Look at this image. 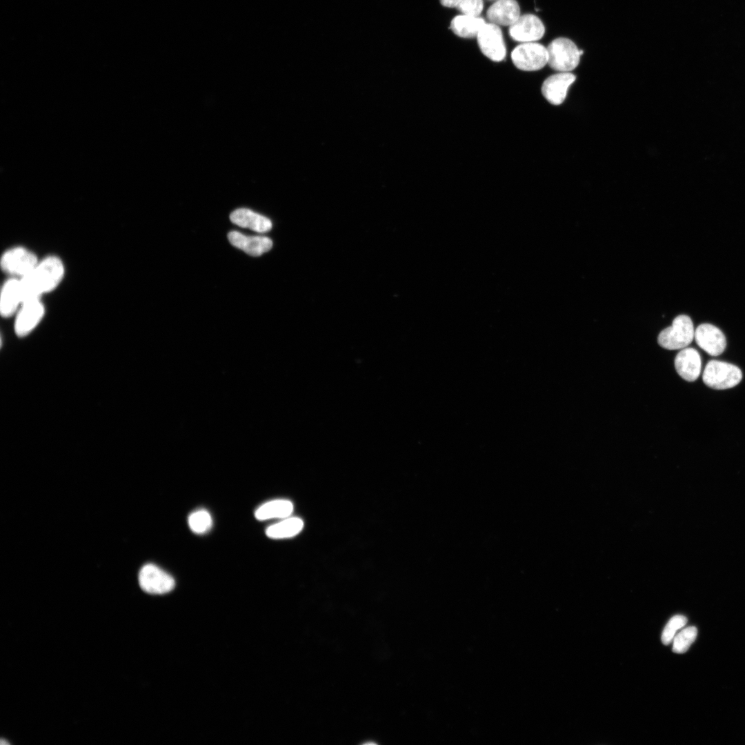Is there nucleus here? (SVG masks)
<instances>
[{
	"mask_svg": "<svg viewBox=\"0 0 745 745\" xmlns=\"http://www.w3.org/2000/svg\"><path fill=\"white\" fill-rule=\"evenodd\" d=\"M62 261L56 256H49L39 261L34 269L20 279L23 302L40 299L45 293L53 290L64 275Z\"/></svg>",
	"mask_w": 745,
	"mask_h": 745,
	"instance_id": "obj_1",
	"label": "nucleus"
},
{
	"mask_svg": "<svg viewBox=\"0 0 745 745\" xmlns=\"http://www.w3.org/2000/svg\"><path fill=\"white\" fill-rule=\"evenodd\" d=\"M548 64L559 72L573 70L579 64L583 50H580L570 39L559 37L553 40L547 47Z\"/></svg>",
	"mask_w": 745,
	"mask_h": 745,
	"instance_id": "obj_2",
	"label": "nucleus"
},
{
	"mask_svg": "<svg viewBox=\"0 0 745 745\" xmlns=\"http://www.w3.org/2000/svg\"><path fill=\"white\" fill-rule=\"evenodd\" d=\"M694 334L691 319L686 315H681L673 319L670 326L660 332L657 341L665 349H683L692 342Z\"/></svg>",
	"mask_w": 745,
	"mask_h": 745,
	"instance_id": "obj_3",
	"label": "nucleus"
},
{
	"mask_svg": "<svg viewBox=\"0 0 745 745\" xmlns=\"http://www.w3.org/2000/svg\"><path fill=\"white\" fill-rule=\"evenodd\" d=\"M742 378V371L737 366L717 360H711L706 364L702 375L704 384L716 390L733 388Z\"/></svg>",
	"mask_w": 745,
	"mask_h": 745,
	"instance_id": "obj_4",
	"label": "nucleus"
},
{
	"mask_svg": "<svg viewBox=\"0 0 745 745\" xmlns=\"http://www.w3.org/2000/svg\"><path fill=\"white\" fill-rule=\"evenodd\" d=\"M511 59L521 70H539L548 63L547 48L536 41L522 43L512 51Z\"/></svg>",
	"mask_w": 745,
	"mask_h": 745,
	"instance_id": "obj_5",
	"label": "nucleus"
},
{
	"mask_svg": "<svg viewBox=\"0 0 745 745\" xmlns=\"http://www.w3.org/2000/svg\"><path fill=\"white\" fill-rule=\"evenodd\" d=\"M39 263L35 254L23 247L6 250L1 259L3 271L20 279L30 273Z\"/></svg>",
	"mask_w": 745,
	"mask_h": 745,
	"instance_id": "obj_6",
	"label": "nucleus"
},
{
	"mask_svg": "<svg viewBox=\"0 0 745 745\" xmlns=\"http://www.w3.org/2000/svg\"><path fill=\"white\" fill-rule=\"evenodd\" d=\"M481 52L494 61H502L506 54L503 34L499 26L486 23L477 36Z\"/></svg>",
	"mask_w": 745,
	"mask_h": 745,
	"instance_id": "obj_7",
	"label": "nucleus"
},
{
	"mask_svg": "<svg viewBox=\"0 0 745 745\" xmlns=\"http://www.w3.org/2000/svg\"><path fill=\"white\" fill-rule=\"evenodd\" d=\"M139 584L144 592L152 595L169 593L175 586L171 575L152 564L144 565L140 570Z\"/></svg>",
	"mask_w": 745,
	"mask_h": 745,
	"instance_id": "obj_8",
	"label": "nucleus"
},
{
	"mask_svg": "<svg viewBox=\"0 0 745 745\" xmlns=\"http://www.w3.org/2000/svg\"><path fill=\"white\" fill-rule=\"evenodd\" d=\"M45 314V308L40 299L22 303L14 321V332L18 337L30 334L39 324Z\"/></svg>",
	"mask_w": 745,
	"mask_h": 745,
	"instance_id": "obj_9",
	"label": "nucleus"
},
{
	"mask_svg": "<svg viewBox=\"0 0 745 745\" xmlns=\"http://www.w3.org/2000/svg\"><path fill=\"white\" fill-rule=\"evenodd\" d=\"M545 27L541 19L535 14L520 15L518 19L509 26L510 37L522 43L535 42L544 34Z\"/></svg>",
	"mask_w": 745,
	"mask_h": 745,
	"instance_id": "obj_10",
	"label": "nucleus"
},
{
	"mask_svg": "<svg viewBox=\"0 0 745 745\" xmlns=\"http://www.w3.org/2000/svg\"><path fill=\"white\" fill-rule=\"evenodd\" d=\"M694 339L697 344L712 356L722 354L726 346L724 333L716 326L702 324L695 330Z\"/></svg>",
	"mask_w": 745,
	"mask_h": 745,
	"instance_id": "obj_11",
	"label": "nucleus"
},
{
	"mask_svg": "<svg viewBox=\"0 0 745 745\" xmlns=\"http://www.w3.org/2000/svg\"><path fill=\"white\" fill-rule=\"evenodd\" d=\"M575 79V75L570 72L553 74L544 81L542 95L551 104L559 105L566 99L568 90Z\"/></svg>",
	"mask_w": 745,
	"mask_h": 745,
	"instance_id": "obj_12",
	"label": "nucleus"
},
{
	"mask_svg": "<svg viewBox=\"0 0 745 745\" xmlns=\"http://www.w3.org/2000/svg\"><path fill=\"white\" fill-rule=\"evenodd\" d=\"M486 17L490 23L510 26L520 17V8L516 0H497L488 8Z\"/></svg>",
	"mask_w": 745,
	"mask_h": 745,
	"instance_id": "obj_13",
	"label": "nucleus"
},
{
	"mask_svg": "<svg viewBox=\"0 0 745 745\" xmlns=\"http://www.w3.org/2000/svg\"><path fill=\"white\" fill-rule=\"evenodd\" d=\"M675 367L679 375L688 381H695L700 375L702 360L693 348H683L675 357Z\"/></svg>",
	"mask_w": 745,
	"mask_h": 745,
	"instance_id": "obj_14",
	"label": "nucleus"
},
{
	"mask_svg": "<svg viewBox=\"0 0 745 745\" xmlns=\"http://www.w3.org/2000/svg\"><path fill=\"white\" fill-rule=\"evenodd\" d=\"M228 240L235 247L239 248L251 256L257 257L269 251L272 246V241L266 237L246 236L237 231L230 232Z\"/></svg>",
	"mask_w": 745,
	"mask_h": 745,
	"instance_id": "obj_15",
	"label": "nucleus"
},
{
	"mask_svg": "<svg viewBox=\"0 0 745 745\" xmlns=\"http://www.w3.org/2000/svg\"><path fill=\"white\" fill-rule=\"evenodd\" d=\"M22 303L20 279L12 277L8 279L2 286L1 292L0 312L1 316L9 317L13 315Z\"/></svg>",
	"mask_w": 745,
	"mask_h": 745,
	"instance_id": "obj_16",
	"label": "nucleus"
},
{
	"mask_svg": "<svg viewBox=\"0 0 745 745\" xmlns=\"http://www.w3.org/2000/svg\"><path fill=\"white\" fill-rule=\"evenodd\" d=\"M230 219L240 227L257 232H266L272 228V222L268 218L246 208L235 210L230 214Z\"/></svg>",
	"mask_w": 745,
	"mask_h": 745,
	"instance_id": "obj_17",
	"label": "nucleus"
},
{
	"mask_svg": "<svg viewBox=\"0 0 745 745\" xmlns=\"http://www.w3.org/2000/svg\"><path fill=\"white\" fill-rule=\"evenodd\" d=\"M485 23L484 19L479 17L461 14L452 19L450 28L456 35L469 39L477 37Z\"/></svg>",
	"mask_w": 745,
	"mask_h": 745,
	"instance_id": "obj_18",
	"label": "nucleus"
},
{
	"mask_svg": "<svg viewBox=\"0 0 745 745\" xmlns=\"http://www.w3.org/2000/svg\"><path fill=\"white\" fill-rule=\"evenodd\" d=\"M293 510L291 501L286 499H275L264 503L255 511V517L259 520H267L274 518H286Z\"/></svg>",
	"mask_w": 745,
	"mask_h": 745,
	"instance_id": "obj_19",
	"label": "nucleus"
},
{
	"mask_svg": "<svg viewBox=\"0 0 745 745\" xmlns=\"http://www.w3.org/2000/svg\"><path fill=\"white\" fill-rule=\"evenodd\" d=\"M304 526L303 521L298 517L286 519L270 526L266 530V535L272 539H284L298 534Z\"/></svg>",
	"mask_w": 745,
	"mask_h": 745,
	"instance_id": "obj_20",
	"label": "nucleus"
},
{
	"mask_svg": "<svg viewBox=\"0 0 745 745\" xmlns=\"http://www.w3.org/2000/svg\"><path fill=\"white\" fill-rule=\"evenodd\" d=\"M212 524L210 514L204 509L192 513L188 517V525L196 534H203L208 531Z\"/></svg>",
	"mask_w": 745,
	"mask_h": 745,
	"instance_id": "obj_21",
	"label": "nucleus"
},
{
	"mask_svg": "<svg viewBox=\"0 0 745 745\" xmlns=\"http://www.w3.org/2000/svg\"><path fill=\"white\" fill-rule=\"evenodd\" d=\"M697 629L695 626H688L682 630L673 639V651L684 653L695 640Z\"/></svg>",
	"mask_w": 745,
	"mask_h": 745,
	"instance_id": "obj_22",
	"label": "nucleus"
},
{
	"mask_svg": "<svg viewBox=\"0 0 745 745\" xmlns=\"http://www.w3.org/2000/svg\"><path fill=\"white\" fill-rule=\"evenodd\" d=\"M687 623V618L682 615H677L670 619L664 628L662 634V642L664 644H669L675 636V633L684 627Z\"/></svg>",
	"mask_w": 745,
	"mask_h": 745,
	"instance_id": "obj_23",
	"label": "nucleus"
},
{
	"mask_svg": "<svg viewBox=\"0 0 745 745\" xmlns=\"http://www.w3.org/2000/svg\"><path fill=\"white\" fill-rule=\"evenodd\" d=\"M483 8V0H462L456 8L463 14L479 17Z\"/></svg>",
	"mask_w": 745,
	"mask_h": 745,
	"instance_id": "obj_24",
	"label": "nucleus"
},
{
	"mask_svg": "<svg viewBox=\"0 0 745 745\" xmlns=\"http://www.w3.org/2000/svg\"><path fill=\"white\" fill-rule=\"evenodd\" d=\"M462 0H439L440 3L448 8H457Z\"/></svg>",
	"mask_w": 745,
	"mask_h": 745,
	"instance_id": "obj_25",
	"label": "nucleus"
},
{
	"mask_svg": "<svg viewBox=\"0 0 745 745\" xmlns=\"http://www.w3.org/2000/svg\"><path fill=\"white\" fill-rule=\"evenodd\" d=\"M495 1H497V0H495Z\"/></svg>",
	"mask_w": 745,
	"mask_h": 745,
	"instance_id": "obj_26",
	"label": "nucleus"
}]
</instances>
